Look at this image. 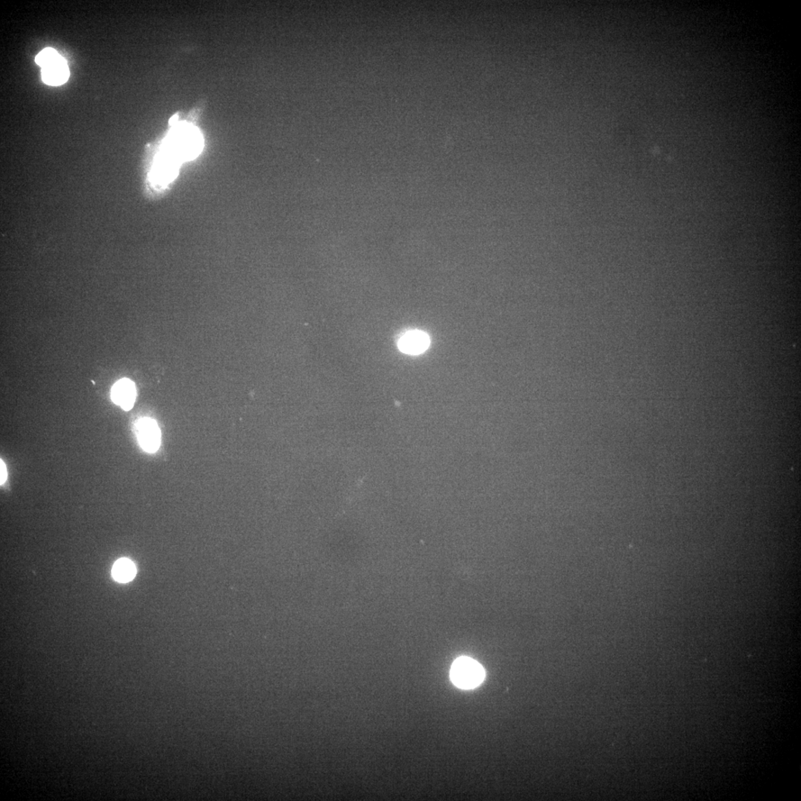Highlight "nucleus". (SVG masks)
Here are the masks:
<instances>
[{"instance_id":"nucleus-9","label":"nucleus","mask_w":801,"mask_h":801,"mask_svg":"<svg viewBox=\"0 0 801 801\" xmlns=\"http://www.w3.org/2000/svg\"><path fill=\"white\" fill-rule=\"evenodd\" d=\"M7 479V470L5 463L3 460H0V484L5 483Z\"/></svg>"},{"instance_id":"nucleus-8","label":"nucleus","mask_w":801,"mask_h":801,"mask_svg":"<svg viewBox=\"0 0 801 801\" xmlns=\"http://www.w3.org/2000/svg\"><path fill=\"white\" fill-rule=\"evenodd\" d=\"M62 56H60L56 50L51 48H47L40 52L35 58L36 64L39 65L42 69L47 67L52 63L56 62Z\"/></svg>"},{"instance_id":"nucleus-5","label":"nucleus","mask_w":801,"mask_h":801,"mask_svg":"<svg viewBox=\"0 0 801 801\" xmlns=\"http://www.w3.org/2000/svg\"><path fill=\"white\" fill-rule=\"evenodd\" d=\"M429 336L418 331L407 333L398 342L400 350L411 355L422 353L429 348Z\"/></svg>"},{"instance_id":"nucleus-6","label":"nucleus","mask_w":801,"mask_h":801,"mask_svg":"<svg viewBox=\"0 0 801 801\" xmlns=\"http://www.w3.org/2000/svg\"><path fill=\"white\" fill-rule=\"evenodd\" d=\"M70 76L67 62L61 57L56 62L42 69V79L45 84L58 86L67 83Z\"/></svg>"},{"instance_id":"nucleus-7","label":"nucleus","mask_w":801,"mask_h":801,"mask_svg":"<svg viewBox=\"0 0 801 801\" xmlns=\"http://www.w3.org/2000/svg\"><path fill=\"white\" fill-rule=\"evenodd\" d=\"M136 575V568L134 563L128 559H121L117 561L112 569V576L115 580L120 582H128Z\"/></svg>"},{"instance_id":"nucleus-2","label":"nucleus","mask_w":801,"mask_h":801,"mask_svg":"<svg viewBox=\"0 0 801 801\" xmlns=\"http://www.w3.org/2000/svg\"><path fill=\"white\" fill-rule=\"evenodd\" d=\"M486 672L480 664L468 657L455 660L451 670V678L455 686L463 689H472L483 682Z\"/></svg>"},{"instance_id":"nucleus-4","label":"nucleus","mask_w":801,"mask_h":801,"mask_svg":"<svg viewBox=\"0 0 801 801\" xmlns=\"http://www.w3.org/2000/svg\"><path fill=\"white\" fill-rule=\"evenodd\" d=\"M136 395L134 382L129 379H123L117 381L112 387L111 398L115 405L129 411L134 406Z\"/></svg>"},{"instance_id":"nucleus-1","label":"nucleus","mask_w":801,"mask_h":801,"mask_svg":"<svg viewBox=\"0 0 801 801\" xmlns=\"http://www.w3.org/2000/svg\"><path fill=\"white\" fill-rule=\"evenodd\" d=\"M202 135L195 127L189 124H180L176 126L169 136L161 154L179 163L180 161L195 158L202 151Z\"/></svg>"},{"instance_id":"nucleus-3","label":"nucleus","mask_w":801,"mask_h":801,"mask_svg":"<svg viewBox=\"0 0 801 801\" xmlns=\"http://www.w3.org/2000/svg\"><path fill=\"white\" fill-rule=\"evenodd\" d=\"M136 437L141 449L150 453L160 448L161 433L157 422L150 418H143L135 425Z\"/></svg>"}]
</instances>
